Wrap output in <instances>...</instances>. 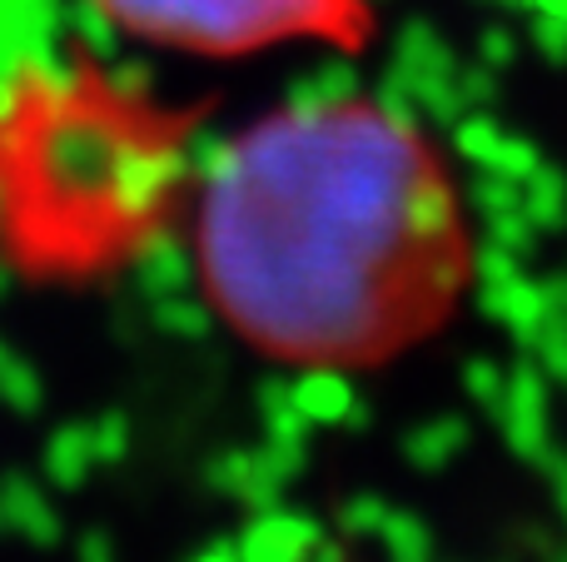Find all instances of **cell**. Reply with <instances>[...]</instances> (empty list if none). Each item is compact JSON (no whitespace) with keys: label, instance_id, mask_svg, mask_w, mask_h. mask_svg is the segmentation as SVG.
Instances as JSON below:
<instances>
[{"label":"cell","instance_id":"obj_1","mask_svg":"<svg viewBox=\"0 0 567 562\" xmlns=\"http://www.w3.org/2000/svg\"><path fill=\"white\" fill-rule=\"evenodd\" d=\"M199 279L245 339L363 364L423 339L468 279L458 199L373 100L284 105L199 179Z\"/></svg>","mask_w":567,"mask_h":562},{"label":"cell","instance_id":"obj_2","mask_svg":"<svg viewBox=\"0 0 567 562\" xmlns=\"http://www.w3.org/2000/svg\"><path fill=\"white\" fill-rule=\"evenodd\" d=\"M115 35L189 55H249L279 40H329L359 50L373 35L369 0H85Z\"/></svg>","mask_w":567,"mask_h":562},{"label":"cell","instance_id":"obj_3","mask_svg":"<svg viewBox=\"0 0 567 562\" xmlns=\"http://www.w3.org/2000/svg\"><path fill=\"white\" fill-rule=\"evenodd\" d=\"M508 448L523 458V464H538L543 448L553 444L548 434V374H543L538 358L523 354L518 364L508 368V384H503V404L493 408Z\"/></svg>","mask_w":567,"mask_h":562},{"label":"cell","instance_id":"obj_4","mask_svg":"<svg viewBox=\"0 0 567 562\" xmlns=\"http://www.w3.org/2000/svg\"><path fill=\"white\" fill-rule=\"evenodd\" d=\"M323 543V523L313 513H289L284 503L249 513L239 528L235 553L245 562H309V553Z\"/></svg>","mask_w":567,"mask_h":562},{"label":"cell","instance_id":"obj_5","mask_svg":"<svg viewBox=\"0 0 567 562\" xmlns=\"http://www.w3.org/2000/svg\"><path fill=\"white\" fill-rule=\"evenodd\" d=\"M478 314L503 324L513 334V344L528 354L538 329L553 319V304H548V289L543 279H508V284H478Z\"/></svg>","mask_w":567,"mask_h":562},{"label":"cell","instance_id":"obj_6","mask_svg":"<svg viewBox=\"0 0 567 562\" xmlns=\"http://www.w3.org/2000/svg\"><path fill=\"white\" fill-rule=\"evenodd\" d=\"M199 274V259L189 254V244L175 235V229H150L135 244V284L145 299H165L189 289Z\"/></svg>","mask_w":567,"mask_h":562},{"label":"cell","instance_id":"obj_7","mask_svg":"<svg viewBox=\"0 0 567 562\" xmlns=\"http://www.w3.org/2000/svg\"><path fill=\"white\" fill-rule=\"evenodd\" d=\"M289 384H293V408L303 414L309 428H343L353 398H359V388L349 384V374L339 364H313L309 374L289 378Z\"/></svg>","mask_w":567,"mask_h":562},{"label":"cell","instance_id":"obj_8","mask_svg":"<svg viewBox=\"0 0 567 562\" xmlns=\"http://www.w3.org/2000/svg\"><path fill=\"white\" fill-rule=\"evenodd\" d=\"M463 448H468V424H463L458 414L429 418V424H419L413 434H403V458H409L413 468H423V473L449 468Z\"/></svg>","mask_w":567,"mask_h":562},{"label":"cell","instance_id":"obj_9","mask_svg":"<svg viewBox=\"0 0 567 562\" xmlns=\"http://www.w3.org/2000/svg\"><path fill=\"white\" fill-rule=\"evenodd\" d=\"M255 404H259V424H265V438L269 444H303L309 448V434L313 428L303 424V414L293 408V384L289 378H265L255 388Z\"/></svg>","mask_w":567,"mask_h":562},{"label":"cell","instance_id":"obj_10","mask_svg":"<svg viewBox=\"0 0 567 562\" xmlns=\"http://www.w3.org/2000/svg\"><path fill=\"white\" fill-rule=\"evenodd\" d=\"M155 324L165 329L169 339H185V344H199V339L215 334V304H205L199 294L179 289V294L155 299Z\"/></svg>","mask_w":567,"mask_h":562},{"label":"cell","instance_id":"obj_11","mask_svg":"<svg viewBox=\"0 0 567 562\" xmlns=\"http://www.w3.org/2000/svg\"><path fill=\"white\" fill-rule=\"evenodd\" d=\"M523 215L543 229H563L567 225V179L558 169H533L528 179H523Z\"/></svg>","mask_w":567,"mask_h":562},{"label":"cell","instance_id":"obj_12","mask_svg":"<svg viewBox=\"0 0 567 562\" xmlns=\"http://www.w3.org/2000/svg\"><path fill=\"white\" fill-rule=\"evenodd\" d=\"M379 538H383V553H389V562H433V533H429V523H423L419 513L389 508Z\"/></svg>","mask_w":567,"mask_h":562},{"label":"cell","instance_id":"obj_13","mask_svg":"<svg viewBox=\"0 0 567 562\" xmlns=\"http://www.w3.org/2000/svg\"><path fill=\"white\" fill-rule=\"evenodd\" d=\"M255 464H259V448H229V454H215L205 464L209 493H225V498L239 503V493H245L249 478H255Z\"/></svg>","mask_w":567,"mask_h":562},{"label":"cell","instance_id":"obj_14","mask_svg":"<svg viewBox=\"0 0 567 562\" xmlns=\"http://www.w3.org/2000/svg\"><path fill=\"white\" fill-rule=\"evenodd\" d=\"M468 205L488 219V215H503V209H518L523 205V189H518V179L498 175V169H483V175L468 185Z\"/></svg>","mask_w":567,"mask_h":562},{"label":"cell","instance_id":"obj_15","mask_svg":"<svg viewBox=\"0 0 567 562\" xmlns=\"http://www.w3.org/2000/svg\"><path fill=\"white\" fill-rule=\"evenodd\" d=\"M468 274L478 279V284H508V279L523 274V254H513L508 244L488 239V244H478L468 254Z\"/></svg>","mask_w":567,"mask_h":562},{"label":"cell","instance_id":"obj_16","mask_svg":"<svg viewBox=\"0 0 567 562\" xmlns=\"http://www.w3.org/2000/svg\"><path fill=\"white\" fill-rule=\"evenodd\" d=\"M383 518H389V503L379 493H353L349 503L339 508V533L343 538H379Z\"/></svg>","mask_w":567,"mask_h":562},{"label":"cell","instance_id":"obj_17","mask_svg":"<svg viewBox=\"0 0 567 562\" xmlns=\"http://www.w3.org/2000/svg\"><path fill=\"white\" fill-rule=\"evenodd\" d=\"M503 384H508V368H498L493 358H468L463 364V388H468V398L478 408H498L503 404Z\"/></svg>","mask_w":567,"mask_h":562},{"label":"cell","instance_id":"obj_18","mask_svg":"<svg viewBox=\"0 0 567 562\" xmlns=\"http://www.w3.org/2000/svg\"><path fill=\"white\" fill-rule=\"evenodd\" d=\"M528 354H538V364H543V374L548 378L567 384V319L563 314H553L548 324L538 329V339H533Z\"/></svg>","mask_w":567,"mask_h":562},{"label":"cell","instance_id":"obj_19","mask_svg":"<svg viewBox=\"0 0 567 562\" xmlns=\"http://www.w3.org/2000/svg\"><path fill=\"white\" fill-rule=\"evenodd\" d=\"M483 225H488V239L508 244L513 254H528L533 239H538V225H533V219L523 215V205H518V209H503V215H488Z\"/></svg>","mask_w":567,"mask_h":562},{"label":"cell","instance_id":"obj_20","mask_svg":"<svg viewBox=\"0 0 567 562\" xmlns=\"http://www.w3.org/2000/svg\"><path fill=\"white\" fill-rule=\"evenodd\" d=\"M533 468H543V473L553 478V493H558V508H563V518H567V448L548 444V448H543V458H538Z\"/></svg>","mask_w":567,"mask_h":562},{"label":"cell","instance_id":"obj_21","mask_svg":"<svg viewBox=\"0 0 567 562\" xmlns=\"http://www.w3.org/2000/svg\"><path fill=\"white\" fill-rule=\"evenodd\" d=\"M125 418H115V414H110L105 418V424H100L95 428V448H100V458H120V454H125Z\"/></svg>","mask_w":567,"mask_h":562},{"label":"cell","instance_id":"obj_22","mask_svg":"<svg viewBox=\"0 0 567 562\" xmlns=\"http://www.w3.org/2000/svg\"><path fill=\"white\" fill-rule=\"evenodd\" d=\"M189 562H245V558L235 553V543H209V548H199Z\"/></svg>","mask_w":567,"mask_h":562},{"label":"cell","instance_id":"obj_23","mask_svg":"<svg viewBox=\"0 0 567 562\" xmlns=\"http://www.w3.org/2000/svg\"><path fill=\"white\" fill-rule=\"evenodd\" d=\"M55 468H60L65 478H80V444H75V438L65 444V454H55Z\"/></svg>","mask_w":567,"mask_h":562},{"label":"cell","instance_id":"obj_24","mask_svg":"<svg viewBox=\"0 0 567 562\" xmlns=\"http://www.w3.org/2000/svg\"><path fill=\"white\" fill-rule=\"evenodd\" d=\"M369 404H363V398H353V408H349V418H343V428H353V434H363V428H369Z\"/></svg>","mask_w":567,"mask_h":562},{"label":"cell","instance_id":"obj_25","mask_svg":"<svg viewBox=\"0 0 567 562\" xmlns=\"http://www.w3.org/2000/svg\"><path fill=\"white\" fill-rule=\"evenodd\" d=\"M309 562H349V558H343V548H339V543H329V538H323V543L309 553Z\"/></svg>","mask_w":567,"mask_h":562},{"label":"cell","instance_id":"obj_26","mask_svg":"<svg viewBox=\"0 0 567 562\" xmlns=\"http://www.w3.org/2000/svg\"><path fill=\"white\" fill-rule=\"evenodd\" d=\"M90 562H110V548L105 543H100V538H95V543H90V553H85Z\"/></svg>","mask_w":567,"mask_h":562},{"label":"cell","instance_id":"obj_27","mask_svg":"<svg viewBox=\"0 0 567 562\" xmlns=\"http://www.w3.org/2000/svg\"><path fill=\"white\" fill-rule=\"evenodd\" d=\"M553 562H567V558H553Z\"/></svg>","mask_w":567,"mask_h":562},{"label":"cell","instance_id":"obj_28","mask_svg":"<svg viewBox=\"0 0 567 562\" xmlns=\"http://www.w3.org/2000/svg\"><path fill=\"white\" fill-rule=\"evenodd\" d=\"M563 319H567V314H563Z\"/></svg>","mask_w":567,"mask_h":562}]
</instances>
